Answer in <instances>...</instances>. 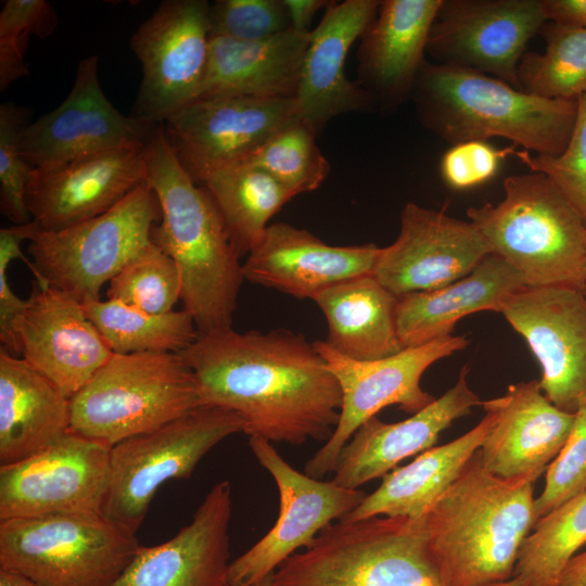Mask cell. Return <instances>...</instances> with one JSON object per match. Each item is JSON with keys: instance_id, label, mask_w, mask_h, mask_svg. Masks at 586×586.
I'll use <instances>...</instances> for the list:
<instances>
[{"instance_id": "obj_1", "label": "cell", "mask_w": 586, "mask_h": 586, "mask_svg": "<svg viewBox=\"0 0 586 586\" xmlns=\"http://www.w3.org/2000/svg\"><path fill=\"white\" fill-rule=\"evenodd\" d=\"M179 355L196 380L201 404L238 413L249 436L326 442L337 424L339 382L303 334L229 328L199 333Z\"/></svg>"}, {"instance_id": "obj_2", "label": "cell", "mask_w": 586, "mask_h": 586, "mask_svg": "<svg viewBox=\"0 0 586 586\" xmlns=\"http://www.w3.org/2000/svg\"><path fill=\"white\" fill-rule=\"evenodd\" d=\"M143 153L146 181L161 206L151 240L176 264L183 309L199 333L232 328L244 276L218 208L175 156L163 124Z\"/></svg>"}, {"instance_id": "obj_3", "label": "cell", "mask_w": 586, "mask_h": 586, "mask_svg": "<svg viewBox=\"0 0 586 586\" xmlns=\"http://www.w3.org/2000/svg\"><path fill=\"white\" fill-rule=\"evenodd\" d=\"M536 480L497 476L476 451L423 517L444 586H488L513 577L521 546L539 519Z\"/></svg>"}, {"instance_id": "obj_4", "label": "cell", "mask_w": 586, "mask_h": 586, "mask_svg": "<svg viewBox=\"0 0 586 586\" xmlns=\"http://www.w3.org/2000/svg\"><path fill=\"white\" fill-rule=\"evenodd\" d=\"M420 123L451 145L505 138L537 155L565 149L577 99H548L480 72L425 61L411 94Z\"/></svg>"}, {"instance_id": "obj_5", "label": "cell", "mask_w": 586, "mask_h": 586, "mask_svg": "<svg viewBox=\"0 0 586 586\" xmlns=\"http://www.w3.org/2000/svg\"><path fill=\"white\" fill-rule=\"evenodd\" d=\"M497 204L470 207L467 216L523 284L586 288V222L543 174L509 176Z\"/></svg>"}, {"instance_id": "obj_6", "label": "cell", "mask_w": 586, "mask_h": 586, "mask_svg": "<svg viewBox=\"0 0 586 586\" xmlns=\"http://www.w3.org/2000/svg\"><path fill=\"white\" fill-rule=\"evenodd\" d=\"M272 586H444L423 518L337 520L285 560Z\"/></svg>"}, {"instance_id": "obj_7", "label": "cell", "mask_w": 586, "mask_h": 586, "mask_svg": "<svg viewBox=\"0 0 586 586\" xmlns=\"http://www.w3.org/2000/svg\"><path fill=\"white\" fill-rule=\"evenodd\" d=\"M200 405L196 380L179 354L113 353L71 398L69 429L113 447Z\"/></svg>"}, {"instance_id": "obj_8", "label": "cell", "mask_w": 586, "mask_h": 586, "mask_svg": "<svg viewBox=\"0 0 586 586\" xmlns=\"http://www.w3.org/2000/svg\"><path fill=\"white\" fill-rule=\"evenodd\" d=\"M139 547L136 532L104 514L0 520V569L38 586H113Z\"/></svg>"}, {"instance_id": "obj_9", "label": "cell", "mask_w": 586, "mask_h": 586, "mask_svg": "<svg viewBox=\"0 0 586 586\" xmlns=\"http://www.w3.org/2000/svg\"><path fill=\"white\" fill-rule=\"evenodd\" d=\"M160 218L158 199L145 180L104 214L58 231L38 230L29 240L28 267L40 284L81 303L99 300L102 286L152 242Z\"/></svg>"}, {"instance_id": "obj_10", "label": "cell", "mask_w": 586, "mask_h": 586, "mask_svg": "<svg viewBox=\"0 0 586 586\" xmlns=\"http://www.w3.org/2000/svg\"><path fill=\"white\" fill-rule=\"evenodd\" d=\"M241 432L244 421L238 413L200 405L154 431L113 446L104 515L137 533L162 485L190 477L212 448Z\"/></svg>"}, {"instance_id": "obj_11", "label": "cell", "mask_w": 586, "mask_h": 586, "mask_svg": "<svg viewBox=\"0 0 586 586\" xmlns=\"http://www.w3.org/2000/svg\"><path fill=\"white\" fill-rule=\"evenodd\" d=\"M314 345L342 393L333 433L305 464V473L320 480L334 471L341 449L356 430L380 410L397 405L413 415L431 404L435 397L421 387L422 374L440 359L464 349L469 340L464 335H449L374 360L349 358L326 341H315Z\"/></svg>"}, {"instance_id": "obj_12", "label": "cell", "mask_w": 586, "mask_h": 586, "mask_svg": "<svg viewBox=\"0 0 586 586\" xmlns=\"http://www.w3.org/2000/svg\"><path fill=\"white\" fill-rule=\"evenodd\" d=\"M209 7L165 0L136 29L130 46L142 80L132 116L163 124L199 98L209 60Z\"/></svg>"}, {"instance_id": "obj_13", "label": "cell", "mask_w": 586, "mask_h": 586, "mask_svg": "<svg viewBox=\"0 0 586 586\" xmlns=\"http://www.w3.org/2000/svg\"><path fill=\"white\" fill-rule=\"evenodd\" d=\"M249 446L269 472L279 492L273 526L250 549L230 562L229 586L264 581L301 547H308L334 520H341L366 497L364 491L342 487L294 469L269 441L249 436Z\"/></svg>"}, {"instance_id": "obj_14", "label": "cell", "mask_w": 586, "mask_h": 586, "mask_svg": "<svg viewBox=\"0 0 586 586\" xmlns=\"http://www.w3.org/2000/svg\"><path fill=\"white\" fill-rule=\"evenodd\" d=\"M111 448L69 431L23 461L0 467V520L104 514Z\"/></svg>"}, {"instance_id": "obj_15", "label": "cell", "mask_w": 586, "mask_h": 586, "mask_svg": "<svg viewBox=\"0 0 586 586\" xmlns=\"http://www.w3.org/2000/svg\"><path fill=\"white\" fill-rule=\"evenodd\" d=\"M295 99L200 98L163 123L175 156L199 184L243 163L283 127L298 120Z\"/></svg>"}, {"instance_id": "obj_16", "label": "cell", "mask_w": 586, "mask_h": 586, "mask_svg": "<svg viewBox=\"0 0 586 586\" xmlns=\"http://www.w3.org/2000/svg\"><path fill=\"white\" fill-rule=\"evenodd\" d=\"M546 23L539 0H442L426 53L434 63L480 72L522 90L519 63Z\"/></svg>"}, {"instance_id": "obj_17", "label": "cell", "mask_w": 586, "mask_h": 586, "mask_svg": "<svg viewBox=\"0 0 586 586\" xmlns=\"http://www.w3.org/2000/svg\"><path fill=\"white\" fill-rule=\"evenodd\" d=\"M499 313L539 362L545 396L575 413L586 403L585 289L523 286L504 300Z\"/></svg>"}, {"instance_id": "obj_18", "label": "cell", "mask_w": 586, "mask_h": 586, "mask_svg": "<svg viewBox=\"0 0 586 586\" xmlns=\"http://www.w3.org/2000/svg\"><path fill=\"white\" fill-rule=\"evenodd\" d=\"M98 64L97 55L81 60L65 100L22 128V154L33 168L61 165L124 146H143L160 125L123 115L101 88Z\"/></svg>"}, {"instance_id": "obj_19", "label": "cell", "mask_w": 586, "mask_h": 586, "mask_svg": "<svg viewBox=\"0 0 586 586\" xmlns=\"http://www.w3.org/2000/svg\"><path fill=\"white\" fill-rule=\"evenodd\" d=\"M492 254L472 221L407 203L396 240L381 247L375 279L397 297L447 285L470 273Z\"/></svg>"}, {"instance_id": "obj_20", "label": "cell", "mask_w": 586, "mask_h": 586, "mask_svg": "<svg viewBox=\"0 0 586 586\" xmlns=\"http://www.w3.org/2000/svg\"><path fill=\"white\" fill-rule=\"evenodd\" d=\"M143 149L124 146L33 168L25 194L31 220L43 231H58L110 211L146 180Z\"/></svg>"}, {"instance_id": "obj_21", "label": "cell", "mask_w": 586, "mask_h": 586, "mask_svg": "<svg viewBox=\"0 0 586 586\" xmlns=\"http://www.w3.org/2000/svg\"><path fill=\"white\" fill-rule=\"evenodd\" d=\"M17 328L20 357L69 399L113 355L73 295L35 281Z\"/></svg>"}, {"instance_id": "obj_22", "label": "cell", "mask_w": 586, "mask_h": 586, "mask_svg": "<svg viewBox=\"0 0 586 586\" xmlns=\"http://www.w3.org/2000/svg\"><path fill=\"white\" fill-rule=\"evenodd\" d=\"M231 514V485L220 481L175 536L140 545L113 586H227Z\"/></svg>"}, {"instance_id": "obj_23", "label": "cell", "mask_w": 586, "mask_h": 586, "mask_svg": "<svg viewBox=\"0 0 586 586\" xmlns=\"http://www.w3.org/2000/svg\"><path fill=\"white\" fill-rule=\"evenodd\" d=\"M381 247L330 245L305 229L270 224L243 263L244 280L298 300L341 281L372 275Z\"/></svg>"}, {"instance_id": "obj_24", "label": "cell", "mask_w": 586, "mask_h": 586, "mask_svg": "<svg viewBox=\"0 0 586 586\" xmlns=\"http://www.w3.org/2000/svg\"><path fill=\"white\" fill-rule=\"evenodd\" d=\"M378 0H345L327 8L310 31L295 97L298 118L318 136L334 117L371 109L375 102L345 75V61L379 10Z\"/></svg>"}, {"instance_id": "obj_25", "label": "cell", "mask_w": 586, "mask_h": 586, "mask_svg": "<svg viewBox=\"0 0 586 586\" xmlns=\"http://www.w3.org/2000/svg\"><path fill=\"white\" fill-rule=\"evenodd\" d=\"M482 407L493 415V423L480 458L487 471L504 479H538L563 447L575 418L556 407L537 380L510 385Z\"/></svg>"}, {"instance_id": "obj_26", "label": "cell", "mask_w": 586, "mask_h": 586, "mask_svg": "<svg viewBox=\"0 0 586 586\" xmlns=\"http://www.w3.org/2000/svg\"><path fill=\"white\" fill-rule=\"evenodd\" d=\"M468 375L469 367L464 366L450 388L403 421L386 423L375 416L362 423L341 449L331 481L359 489L390 473L404 459L434 447L438 435L456 419L482 406L469 386Z\"/></svg>"}, {"instance_id": "obj_27", "label": "cell", "mask_w": 586, "mask_h": 586, "mask_svg": "<svg viewBox=\"0 0 586 586\" xmlns=\"http://www.w3.org/2000/svg\"><path fill=\"white\" fill-rule=\"evenodd\" d=\"M442 0H383L360 37L358 84L381 109L411 99Z\"/></svg>"}, {"instance_id": "obj_28", "label": "cell", "mask_w": 586, "mask_h": 586, "mask_svg": "<svg viewBox=\"0 0 586 586\" xmlns=\"http://www.w3.org/2000/svg\"><path fill=\"white\" fill-rule=\"evenodd\" d=\"M311 30L290 28L259 41L211 37L200 98L295 99Z\"/></svg>"}, {"instance_id": "obj_29", "label": "cell", "mask_w": 586, "mask_h": 586, "mask_svg": "<svg viewBox=\"0 0 586 586\" xmlns=\"http://www.w3.org/2000/svg\"><path fill=\"white\" fill-rule=\"evenodd\" d=\"M71 399L22 357L0 349V467L37 455L69 431Z\"/></svg>"}, {"instance_id": "obj_30", "label": "cell", "mask_w": 586, "mask_h": 586, "mask_svg": "<svg viewBox=\"0 0 586 586\" xmlns=\"http://www.w3.org/2000/svg\"><path fill=\"white\" fill-rule=\"evenodd\" d=\"M525 286L517 271L495 254L470 273L438 289L398 296L396 327L403 347L453 335L456 323L479 311H500L504 300Z\"/></svg>"}, {"instance_id": "obj_31", "label": "cell", "mask_w": 586, "mask_h": 586, "mask_svg": "<svg viewBox=\"0 0 586 586\" xmlns=\"http://www.w3.org/2000/svg\"><path fill=\"white\" fill-rule=\"evenodd\" d=\"M485 412L483 419L460 437L426 449L410 463L384 475L381 485L341 520L423 518L481 448L493 423V415Z\"/></svg>"}, {"instance_id": "obj_32", "label": "cell", "mask_w": 586, "mask_h": 586, "mask_svg": "<svg viewBox=\"0 0 586 586\" xmlns=\"http://www.w3.org/2000/svg\"><path fill=\"white\" fill-rule=\"evenodd\" d=\"M328 324L326 342L344 356L374 360L400 352L396 327L398 297L373 275L335 283L313 300Z\"/></svg>"}, {"instance_id": "obj_33", "label": "cell", "mask_w": 586, "mask_h": 586, "mask_svg": "<svg viewBox=\"0 0 586 586\" xmlns=\"http://www.w3.org/2000/svg\"><path fill=\"white\" fill-rule=\"evenodd\" d=\"M201 184L218 208L240 257L247 255L269 220L295 198L269 174L247 164L214 171Z\"/></svg>"}, {"instance_id": "obj_34", "label": "cell", "mask_w": 586, "mask_h": 586, "mask_svg": "<svg viewBox=\"0 0 586 586\" xmlns=\"http://www.w3.org/2000/svg\"><path fill=\"white\" fill-rule=\"evenodd\" d=\"M82 305L114 354H179L199 335L193 318L184 309L152 314L109 298Z\"/></svg>"}, {"instance_id": "obj_35", "label": "cell", "mask_w": 586, "mask_h": 586, "mask_svg": "<svg viewBox=\"0 0 586 586\" xmlns=\"http://www.w3.org/2000/svg\"><path fill=\"white\" fill-rule=\"evenodd\" d=\"M586 545V491L538 519L519 551L513 577L527 586H559L560 576Z\"/></svg>"}, {"instance_id": "obj_36", "label": "cell", "mask_w": 586, "mask_h": 586, "mask_svg": "<svg viewBox=\"0 0 586 586\" xmlns=\"http://www.w3.org/2000/svg\"><path fill=\"white\" fill-rule=\"evenodd\" d=\"M540 31L544 52L524 53L518 66L522 90L548 99L586 94V29L547 22Z\"/></svg>"}, {"instance_id": "obj_37", "label": "cell", "mask_w": 586, "mask_h": 586, "mask_svg": "<svg viewBox=\"0 0 586 586\" xmlns=\"http://www.w3.org/2000/svg\"><path fill=\"white\" fill-rule=\"evenodd\" d=\"M317 133L301 119L283 127L243 163L263 169L294 196L317 190L330 165L316 144Z\"/></svg>"}, {"instance_id": "obj_38", "label": "cell", "mask_w": 586, "mask_h": 586, "mask_svg": "<svg viewBox=\"0 0 586 586\" xmlns=\"http://www.w3.org/2000/svg\"><path fill=\"white\" fill-rule=\"evenodd\" d=\"M106 297L152 314L174 310L181 280L174 260L153 242L109 282Z\"/></svg>"}, {"instance_id": "obj_39", "label": "cell", "mask_w": 586, "mask_h": 586, "mask_svg": "<svg viewBox=\"0 0 586 586\" xmlns=\"http://www.w3.org/2000/svg\"><path fill=\"white\" fill-rule=\"evenodd\" d=\"M56 13L46 0H7L0 11V91L27 76L21 40L29 34L50 36Z\"/></svg>"}, {"instance_id": "obj_40", "label": "cell", "mask_w": 586, "mask_h": 586, "mask_svg": "<svg viewBox=\"0 0 586 586\" xmlns=\"http://www.w3.org/2000/svg\"><path fill=\"white\" fill-rule=\"evenodd\" d=\"M532 171L545 175L586 222V94L577 98V110L570 140L556 156L515 155Z\"/></svg>"}, {"instance_id": "obj_41", "label": "cell", "mask_w": 586, "mask_h": 586, "mask_svg": "<svg viewBox=\"0 0 586 586\" xmlns=\"http://www.w3.org/2000/svg\"><path fill=\"white\" fill-rule=\"evenodd\" d=\"M28 111L14 102L0 105V208L14 225L31 220L26 206V187L33 167L20 145Z\"/></svg>"}, {"instance_id": "obj_42", "label": "cell", "mask_w": 586, "mask_h": 586, "mask_svg": "<svg viewBox=\"0 0 586 586\" xmlns=\"http://www.w3.org/2000/svg\"><path fill=\"white\" fill-rule=\"evenodd\" d=\"M211 37L259 41L291 28L283 0H217L208 12Z\"/></svg>"}, {"instance_id": "obj_43", "label": "cell", "mask_w": 586, "mask_h": 586, "mask_svg": "<svg viewBox=\"0 0 586 586\" xmlns=\"http://www.w3.org/2000/svg\"><path fill=\"white\" fill-rule=\"evenodd\" d=\"M545 473L544 488L535 499L538 518L586 491V403L575 411L570 435Z\"/></svg>"}, {"instance_id": "obj_44", "label": "cell", "mask_w": 586, "mask_h": 586, "mask_svg": "<svg viewBox=\"0 0 586 586\" xmlns=\"http://www.w3.org/2000/svg\"><path fill=\"white\" fill-rule=\"evenodd\" d=\"M517 145L497 149L487 141L470 140L451 145L442 156L440 173L454 190H468L493 179L501 163L515 155Z\"/></svg>"}, {"instance_id": "obj_45", "label": "cell", "mask_w": 586, "mask_h": 586, "mask_svg": "<svg viewBox=\"0 0 586 586\" xmlns=\"http://www.w3.org/2000/svg\"><path fill=\"white\" fill-rule=\"evenodd\" d=\"M38 230L40 227L34 220L0 229V341L1 347L18 357L17 328L27 301L21 300L11 289L8 269L15 258L29 264L23 256L21 244L25 240L29 241Z\"/></svg>"}, {"instance_id": "obj_46", "label": "cell", "mask_w": 586, "mask_h": 586, "mask_svg": "<svg viewBox=\"0 0 586 586\" xmlns=\"http://www.w3.org/2000/svg\"><path fill=\"white\" fill-rule=\"evenodd\" d=\"M547 22L586 29V0H539Z\"/></svg>"}, {"instance_id": "obj_47", "label": "cell", "mask_w": 586, "mask_h": 586, "mask_svg": "<svg viewBox=\"0 0 586 586\" xmlns=\"http://www.w3.org/2000/svg\"><path fill=\"white\" fill-rule=\"evenodd\" d=\"M286 8L291 28L296 30H310L308 25L315 14L322 8H328L332 1L326 0H283Z\"/></svg>"}, {"instance_id": "obj_48", "label": "cell", "mask_w": 586, "mask_h": 586, "mask_svg": "<svg viewBox=\"0 0 586 586\" xmlns=\"http://www.w3.org/2000/svg\"><path fill=\"white\" fill-rule=\"evenodd\" d=\"M559 586H586V550L569 561L560 576Z\"/></svg>"}, {"instance_id": "obj_49", "label": "cell", "mask_w": 586, "mask_h": 586, "mask_svg": "<svg viewBox=\"0 0 586 586\" xmlns=\"http://www.w3.org/2000/svg\"><path fill=\"white\" fill-rule=\"evenodd\" d=\"M0 586H38L23 575L0 569Z\"/></svg>"}, {"instance_id": "obj_50", "label": "cell", "mask_w": 586, "mask_h": 586, "mask_svg": "<svg viewBox=\"0 0 586 586\" xmlns=\"http://www.w3.org/2000/svg\"><path fill=\"white\" fill-rule=\"evenodd\" d=\"M488 586H527L521 578L512 577L508 581L500 582Z\"/></svg>"}, {"instance_id": "obj_51", "label": "cell", "mask_w": 586, "mask_h": 586, "mask_svg": "<svg viewBox=\"0 0 586 586\" xmlns=\"http://www.w3.org/2000/svg\"><path fill=\"white\" fill-rule=\"evenodd\" d=\"M272 576V575H271ZM271 576L265 578L264 581L259 582V583H256V584H253V585H249V586H272V583H271ZM229 586V585H227Z\"/></svg>"}, {"instance_id": "obj_52", "label": "cell", "mask_w": 586, "mask_h": 586, "mask_svg": "<svg viewBox=\"0 0 586 586\" xmlns=\"http://www.w3.org/2000/svg\"><path fill=\"white\" fill-rule=\"evenodd\" d=\"M585 278H586V255H585Z\"/></svg>"}, {"instance_id": "obj_53", "label": "cell", "mask_w": 586, "mask_h": 586, "mask_svg": "<svg viewBox=\"0 0 586 586\" xmlns=\"http://www.w3.org/2000/svg\"><path fill=\"white\" fill-rule=\"evenodd\" d=\"M585 292H586V288H585Z\"/></svg>"}]
</instances>
